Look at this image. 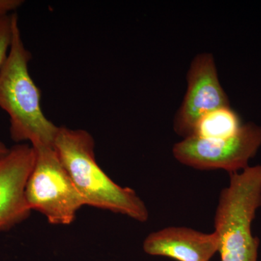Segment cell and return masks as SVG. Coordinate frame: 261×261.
Returning a JSON list of instances; mask_svg holds the SVG:
<instances>
[{
    "label": "cell",
    "instance_id": "8",
    "mask_svg": "<svg viewBox=\"0 0 261 261\" xmlns=\"http://www.w3.org/2000/svg\"><path fill=\"white\" fill-rule=\"evenodd\" d=\"M216 233H204L185 226H169L149 233L143 250L152 256L176 261H211L219 252Z\"/></svg>",
    "mask_w": 261,
    "mask_h": 261
},
{
    "label": "cell",
    "instance_id": "6",
    "mask_svg": "<svg viewBox=\"0 0 261 261\" xmlns=\"http://www.w3.org/2000/svg\"><path fill=\"white\" fill-rule=\"evenodd\" d=\"M187 90L174 122L175 132L184 139L193 135L197 123L218 108L230 106L227 94L220 84L214 56L198 55L187 73Z\"/></svg>",
    "mask_w": 261,
    "mask_h": 261
},
{
    "label": "cell",
    "instance_id": "10",
    "mask_svg": "<svg viewBox=\"0 0 261 261\" xmlns=\"http://www.w3.org/2000/svg\"><path fill=\"white\" fill-rule=\"evenodd\" d=\"M12 14L0 18V71L6 61L11 45L13 38Z\"/></svg>",
    "mask_w": 261,
    "mask_h": 261
},
{
    "label": "cell",
    "instance_id": "4",
    "mask_svg": "<svg viewBox=\"0 0 261 261\" xmlns=\"http://www.w3.org/2000/svg\"><path fill=\"white\" fill-rule=\"evenodd\" d=\"M34 149L35 162L25 188L29 208L44 215L51 224L70 225L85 205L83 198L54 147Z\"/></svg>",
    "mask_w": 261,
    "mask_h": 261
},
{
    "label": "cell",
    "instance_id": "2",
    "mask_svg": "<svg viewBox=\"0 0 261 261\" xmlns=\"http://www.w3.org/2000/svg\"><path fill=\"white\" fill-rule=\"evenodd\" d=\"M94 145L87 130L59 126L53 147L85 205L146 222L149 211L144 201L135 190L120 186L106 174L96 161Z\"/></svg>",
    "mask_w": 261,
    "mask_h": 261
},
{
    "label": "cell",
    "instance_id": "7",
    "mask_svg": "<svg viewBox=\"0 0 261 261\" xmlns=\"http://www.w3.org/2000/svg\"><path fill=\"white\" fill-rule=\"evenodd\" d=\"M35 159V149L25 143L13 146L0 159V232L9 231L30 216L25 188Z\"/></svg>",
    "mask_w": 261,
    "mask_h": 261
},
{
    "label": "cell",
    "instance_id": "5",
    "mask_svg": "<svg viewBox=\"0 0 261 261\" xmlns=\"http://www.w3.org/2000/svg\"><path fill=\"white\" fill-rule=\"evenodd\" d=\"M261 147V126L245 123L236 135L209 140L192 136L175 144L173 155L181 164L201 171L240 172L248 167Z\"/></svg>",
    "mask_w": 261,
    "mask_h": 261
},
{
    "label": "cell",
    "instance_id": "11",
    "mask_svg": "<svg viewBox=\"0 0 261 261\" xmlns=\"http://www.w3.org/2000/svg\"><path fill=\"white\" fill-rule=\"evenodd\" d=\"M23 4L22 0H0V18L11 15L10 13L18 9Z\"/></svg>",
    "mask_w": 261,
    "mask_h": 261
},
{
    "label": "cell",
    "instance_id": "1",
    "mask_svg": "<svg viewBox=\"0 0 261 261\" xmlns=\"http://www.w3.org/2000/svg\"><path fill=\"white\" fill-rule=\"evenodd\" d=\"M12 18L11 45L0 71V108L9 116L10 137L17 144L53 147L59 126L43 112L40 89L29 73L32 56L24 45L18 15L13 13Z\"/></svg>",
    "mask_w": 261,
    "mask_h": 261
},
{
    "label": "cell",
    "instance_id": "3",
    "mask_svg": "<svg viewBox=\"0 0 261 261\" xmlns=\"http://www.w3.org/2000/svg\"><path fill=\"white\" fill-rule=\"evenodd\" d=\"M214 216L221 261H257L260 240L252 232L261 207V164L230 173Z\"/></svg>",
    "mask_w": 261,
    "mask_h": 261
},
{
    "label": "cell",
    "instance_id": "9",
    "mask_svg": "<svg viewBox=\"0 0 261 261\" xmlns=\"http://www.w3.org/2000/svg\"><path fill=\"white\" fill-rule=\"evenodd\" d=\"M243 124L239 113L230 106H226L202 117L192 136L205 140H222L236 135Z\"/></svg>",
    "mask_w": 261,
    "mask_h": 261
},
{
    "label": "cell",
    "instance_id": "12",
    "mask_svg": "<svg viewBox=\"0 0 261 261\" xmlns=\"http://www.w3.org/2000/svg\"><path fill=\"white\" fill-rule=\"evenodd\" d=\"M10 148L7 147L4 142L0 141V159H3L9 152Z\"/></svg>",
    "mask_w": 261,
    "mask_h": 261
}]
</instances>
